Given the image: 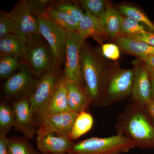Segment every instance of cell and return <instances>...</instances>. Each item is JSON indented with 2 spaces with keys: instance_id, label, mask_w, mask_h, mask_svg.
<instances>
[{
  "instance_id": "obj_1",
  "label": "cell",
  "mask_w": 154,
  "mask_h": 154,
  "mask_svg": "<svg viewBox=\"0 0 154 154\" xmlns=\"http://www.w3.org/2000/svg\"><path fill=\"white\" fill-rule=\"evenodd\" d=\"M144 106L131 101L118 116L117 134L122 135L140 148L154 147V125Z\"/></svg>"
},
{
  "instance_id": "obj_2",
  "label": "cell",
  "mask_w": 154,
  "mask_h": 154,
  "mask_svg": "<svg viewBox=\"0 0 154 154\" xmlns=\"http://www.w3.org/2000/svg\"><path fill=\"white\" fill-rule=\"evenodd\" d=\"M106 60L99 48L84 41L80 54V67L84 89L91 99V105L99 106L102 81L113 64Z\"/></svg>"
},
{
  "instance_id": "obj_3",
  "label": "cell",
  "mask_w": 154,
  "mask_h": 154,
  "mask_svg": "<svg viewBox=\"0 0 154 154\" xmlns=\"http://www.w3.org/2000/svg\"><path fill=\"white\" fill-rule=\"evenodd\" d=\"M134 78V69H121L113 64L102 81L100 90L101 105L110 106L130 96Z\"/></svg>"
},
{
  "instance_id": "obj_4",
  "label": "cell",
  "mask_w": 154,
  "mask_h": 154,
  "mask_svg": "<svg viewBox=\"0 0 154 154\" xmlns=\"http://www.w3.org/2000/svg\"><path fill=\"white\" fill-rule=\"evenodd\" d=\"M22 62L38 79L51 69L56 67L51 49L39 34L26 38Z\"/></svg>"
},
{
  "instance_id": "obj_5",
  "label": "cell",
  "mask_w": 154,
  "mask_h": 154,
  "mask_svg": "<svg viewBox=\"0 0 154 154\" xmlns=\"http://www.w3.org/2000/svg\"><path fill=\"white\" fill-rule=\"evenodd\" d=\"M136 147L131 141L117 134L109 137H91L75 143L67 154H121Z\"/></svg>"
},
{
  "instance_id": "obj_6",
  "label": "cell",
  "mask_w": 154,
  "mask_h": 154,
  "mask_svg": "<svg viewBox=\"0 0 154 154\" xmlns=\"http://www.w3.org/2000/svg\"><path fill=\"white\" fill-rule=\"evenodd\" d=\"M64 78V72L60 68H53L39 79L33 91L28 96L31 110L39 116L46 106L58 86Z\"/></svg>"
},
{
  "instance_id": "obj_7",
  "label": "cell",
  "mask_w": 154,
  "mask_h": 154,
  "mask_svg": "<svg viewBox=\"0 0 154 154\" xmlns=\"http://www.w3.org/2000/svg\"><path fill=\"white\" fill-rule=\"evenodd\" d=\"M38 33L47 42L54 58L56 67L60 68L64 65L67 41L65 30L44 16L36 17Z\"/></svg>"
},
{
  "instance_id": "obj_8",
  "label": "cell",
  "mask_w": 154,
  "mask_h": 154,
  "mask_svg": "<svg viewBox=\"0 0 154 154\" xmlns=\"http://www.w3.org/2000/svg\"><path fill=\"white\" fill-rule=\"evenodd\" d=\"M66 31L67 33V41L63 70L65 79L67 81L76 83L84 89V83L80 67V54L82 45L85 41L78 31Z\"/></svg>"
},
{
  "instance_id": "obj_9",
  "label": "cell",
  "mask_w": 154,
  "mask_h": 154,
  "mask_svg": "<svg viewBox=\"0 0 154 154\" xmlns=\"http://www.w3.org/2000/svg\"><path fill=\"white\" fill-rule=\"evenodd\" d=\"M8 14L14 23L16 34L25 42L29 36L39 34L38 20L32 13L28 0L17 2Z\"/></svg>"
},
{
  "instance_id": "obj_10",
  "label": "cell",
  "mask_w": 154,
  "mask_h": 154,
  "mask_svg": "<svg viewBox=\"0 0 154 154\" xmlns=\"http://www.w3.org/2000/svg\"><path fill=\"white\" fill-rule=\"evenodd\" d=\"M79 114L71 111L46 116L41 121L36 134L39 136L56 133L60 135L69 137Z\"/></svg>"
},
{
  "instance_id": "obj_11",
  "label": "cell",
  "mask_w": 154,
  "mask_h": 154,
  "mask_svg": "<svg viewBox=\"0 0 154 154\" xmlns=\"http://www.w3.org/2000/svg\"><path fill=\"white\" fill-rule=\"evenodd\" d=\"M33 76L29 69L22 63L19 71L8 78L4 84L5 94L11 97L29 96L38 80Z\"/></svg>"
},
{
  "instance_id": "obj_12",
  "label": "cell",
  "mask_w": 154,
  "mask_h": 154,
  "mask_svg": "<svg viewBox=\"0 0 154 154\" xmlns=\"http://www.w3.org/2000/svg\"><path fill=\"white\" fill-rule=\"evenodd\" d=\"M15 115L14 127L29 139H31L36 133L33 121V114L31 110L28 96L14 101L12 105Z\"/></svg>"
},
{
  "instance_id": "obj_13",
  "label": "cell",
  "mask_w": 154,
  "mask_h": 154,
  "mask_svg": "<svg viewBox=\"0 0 154 154\" xmlns=\"http://www.w3.org/2000/svg\"><path fill=\"white\" fill-rule=\"evenodd\" d=\"M134 70L131 100L145 106L151 100L150 78L143 63L135 65Z\"/></svg>"
},
{
  "instance_id": "obj_14",
  "label": "cell",
  "mask_w": 154,
  "mask_h": 154,
  "mask_svg": "<svg viewBox=\"0 0 154 154\" xmlns=\"http://www.w3.org/2000/svg\"><path fill=\"white\" fill-rule=\"evenodd\" d=\"M78 32L84 41L91 37L101 45L109 38L100 20L85 12L79 23Z\"/></svg>"
},
{
  "instance_id": "obj_15",
  "label": "cell",
  "mask_w": 154,
  "mask_h": 154,
  "mask_svg": "<svg viewBox=\"0 0 154 154\" xmlns=\"http://www.w3.org/2000/svg\"><path fill=\"white\" fill-rule=\"evenodd\" d=\"M36 141L38 149L44 153H67L75 144L68 137L52 133L37 136Z\"/></svg>"
},
{
  "instance_id": "obj_16",
  "label": "cell",
  "mask_w": 154,
  "mask_h": 154,
  "mask_svg": "<svg viewBox=\"0 0 154 154\" xmlns=\"http://www.w3.org/2000/svg\"><path fill=\"white\" fill-rule=\"evenodd\" d=\"M115 41L116 45L123 52L136 57L142 61L154 55V47L144 42L122 36L115 38Z\"/></svg>"
},
{
  "instance_id": "obj_17",
  "label": "cell",
  "mask_w": 154,
  "mask_h": 154,
  "mask_svg": "<svg viewBox=\"0 0 154 154\" xmlns=\"http://www.w3.org/2000/svg\"><path fill=\"white\" fill-rule=\"evenodd\" d=\"M71 111L68 102L67 92L64 77L39 118L41 121L45 117L48 116Z\"/></svg>"
},
{
  "instance_id": "obj_18",
  "label": "cell",
  "mask_w": 154,
  "mask_h": 154,
  "mask_svg": "<svg viewBox=\"0 0 154 154\" xmlns=\"http://www.w3.org/2000/svg\"><path fill=\"white\" fill-rule=\"evenodd\" d=\"M69 107L73 112L79 113L91 105V99L84 89L76 83L65 79Z\"/></svg>"
},
{
  "instance_id": "obj_19",
  "label": "cell",
  "mask_w": 154,
  "mask_h": 154,
  "mask_svg": "<svg viewBox=\"0 0 154 154\" xmlns=\"http://www.w3.org/2000/svg\"><path fill=\"white\" fill-rule=\"evenodd\" d=\"M25 41L16 34H11L0 38V56H12L22 61Z\"/></svg>"
},
{
  "instance_id": "obj_20",
  "label": "cell",
  "mask_w": 154,
  "mask_h": 154,
  "mask_svg": "<svg viewBox=\"0 0 154 154\" xmlns=\"http://www.w3.org/2000/svg\"><path fill=\"white\" fill-rule=\"evenodd\" d=\"M123 16L119 11L114 9L106 1V10L103 23L109 37L115 38L119 35Z\"/></svg>"
},
{
  "instance_id": "obj_21",
  "label": "cell",
  "mask_w": 154,
  "mask_h": 154,
  "mask_svg": "<svg viewBox=\"0 0 154 154\" xmlns=\"http://www.w3.org/2000/svg\"><path fill=\"white\" fill-rule=\"evenodd\" d=\"M42 16L49 18L53 22L65 30L78 31L79 23L69 14L49 7Z\"/></svg>"
},
{
  "instance_id": "obj_22",
  "label": "cell",
  "mask_w": 154,
  "mask_h": 154,
  "mask_svg": "<svg viewBox=\"0 0 154 154\" xmlns=\"http://www.w3.org/2000/svg\"><path fill=\"white\" fill-rule=\"evenodd\" d=\"M94 120L91 114L86 111L79 113L72 128L69 138L72 140L79 138L90 131Z\"/></svg>"
},
{
  "instance_id": "obj_23",
  "label": "cell",
  "mask_w": 154,
  "mask_h": 154,
  "mask_svg": "<svg viewBox=\"0 0 154 154\" xmlns=\"http://www.w3.org/2000/svg\"><path fill=\"white\" fill-rule=\"evenodd\" d=\"M81 8L100 20L103 25L106 10V1L103 0H80L76 1Z\"/></svg>"
},
{
  "instance_id": "obj_24",
  "label": "cell",
  "mask_w": 154,
  "mask_h": 154,
  "mask_svg": "<svg viewBox=\"0 0 154 154\" xmlns=\"http://www.w3.org/2000/svg\"><path fill=\"white\" fill-rule=\"evenodd\" d=\"M119 10L122 15L135 20L154 32V23L140 9L129 5H122Z\"/></svg>"
},
{
  "instance_id": "obj_25",
  "label": "cell",
  "mask_w": 154,
  "mask_h": 154,
  "mask_svg": "<svg viewBox=\"0 0 154 154\" xmlns=\"http://www.w3.org/2000/svg\"><path fill=\"white\" fill-rule=\"evenodd\" d=\"M73 2L67 1H54L52 7L55 10L65 12L70 15L79 24L85 13L77 2H75V1Z\"/></svg>"
},
{
  "instance_id": "obj_26",
  "label": "cell",
  "mask_w": 154,
  "mask_h": 154,
  "mask_svg": "<svg viewBox=\"0 0 154 154\" xmlns=\"http://www.w3.org/2000/svg\"><path fill=\"white\" fill-rule=\"evenodd\" d=\"M22 62L20 60L12 56H0V77L8 79L20 69Z\"/></svg>"
},
{
  "instance_id": "obj_27",
  "label": "cell",
  "mask_w": 154,
  "mask_h": 154,
  "mask_svg": "<svg viewBox=\"0 0 154 154\" xmlns=\"http://www.w3.org/2000/svg\"><path fill=\"white\" fill-rule=\"evenodd\" d=\"M15 115L13 108L5 102L0 105V133L5 134L14 126Z\"/></svg>"
},
{
  "instance_id": "obj_28",
  "label": "cell",
  "mask_w": 154,
  "mask_h": 154,
  "mask_svg": "<svg viewBox=\"0 0 154 154\" xmlns=\"http://www.w3.org/2000/svg\"><path fill=\"white\" fill-rule=\"evenodd\" d=\"M143 25L131 18L123 16L119 36H134L145 32Z\"/></svg>"
},
{
  "instance_id": "obj_29",
  "label": "cell",
  "mask_w": 154,
  "mask_h": 154,
  "mask_svg": "<svg viewBox=\"0 0 154 154\" xmlns=\"http://www.w3.org/2000/svg\"><path fill=\"white\" fill-rule=\"evenodd\" d=\"M8 154H38L25 140L11 139L8 140Z\"/></svg>"
},
{
  "instance_id": "obj_30",
  "label": "cell",
  "mask_w": 154,
  "mask_h": 154,
  "mask_svg": "<svg viewBox=\"0 0 154 154\" xmlns=\"http://www.w3.org/2000/svg\"><path fill=\"white\" fill-rule=\"evenodd\" d=\"M11 34H16L15 27L8 12L0 13V38Z\"/></svg>"
},
{
  "instance_id": "obj_31",
  "label": "cell",
  "mask_w": 154,
  "mask_h": 154,
  "mask_svg": "<svg viewBox=\"0 0 154 154\" xmlns=\"http://www.w3.org/2000/svg\"><path fill=\"white\" fill-rule=\"evenodd\" d=\"M32 13L36 17L43 15L54 1L47 0H28Z\"/></svg>"
},
{
  "instance_id": "obj_32",
  "label": "cell",
  "mask_w": 154,
  "mask_h": 154,
  "mask_svg": "<svg viewBox=\"0 0 154 154\" xmlns=\"http://www.w3.org/2000/svg\"><path fill=\"white\" fill-rule=\"evenodd\" d=\"M101 52L104 57L110 60H116L120 57V50L116 45L112 43L102 44Z\"/></svg>"
},
{
  "instance_id": "obj_33",
  "label": "cell",
  "mask_w": 154,
  "mask_h": 154,
  "mask_svg": "<svg viewBox=\"0 0 154 154\" xmlns=\"http://www.w3.org/2000/svg\"><path fill=\"white\" fill-rule=\"evenodd\" d=\"M126 37L138 41L144 42L154 47V32L152 31L150 32L146 30L144 33L141 34Z\"/></svg>"
},
{
  "instance_id": "obj_34",
  "label": "cell",
  "mask_w": 154,
  "mask_h": 154,
  "mask_svg": "<svg viewBox=\"0 0 154 154\" xmlns=\"http://www.w3.org/2000/svg\"><path fill=\"white\" fill-rule=\"evenodd\" d=\"M142 62L150 78H154V55L150 56Z\"/></svg>"
},
{
  "instance_id": "obj_35",
  "label": "cell",
  "mask_w": 154,
  "mask_h": 154,
  "mask_svg": "<svg viewBox=\"0 0 154 154\" xmlns=\"http://www.w3.org/2000/svg\"><path fill=\"white\" fill-rule=\"evenodd\" d=\"M8 140L6 134L0 133V154H8Z\"/></svg>"
},
{
  "instance_id": "obj_36",
  "label": "cell",
  "mask_w": 154,
  "mask_h": 154,
  "mask_svg": "<svg viewBox=\"0 0 154 154\" xmlns=\"http://www.w3.org/2000/svg\"><path fill=\"white\" fill-rule=\"evenodd\" d=\"M144 107L154 123V100H151Z\"/></svg>"
},
{
  "instance_id": "obj_37",
  "label": "cell",
  "mask_w": 154,
  "mask_h": 154,
  "mask_svg": "<svg viewBox=\"0 0 154 154\" xmlns=\"http://www.w3.org/2000/svg\"><path fill=\"white\" fill-rule=\"evenodd\" d=\"M151 93L150 97L151 100H154V78H150Z\"/></svg>"
},
{
  "instance_id": "obj_38",
  "label": "cell",
  "mask_w": 154,
  "mask_h": 154,
  "mask_svg": "<svg viewBox=\"0 0 154 154\" xmlns=\"http://www.w3.org/2000/svg\"><path fill=\"white\" fill-rule=\"evenodd\" d=\"M44 154H67V153H63V154L44 153Z\"/></svg>"
}]
</instances>
